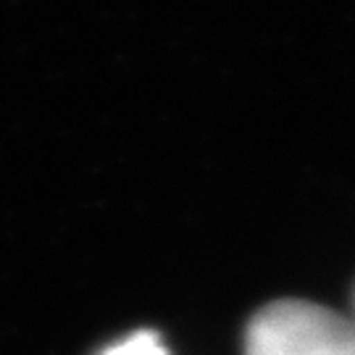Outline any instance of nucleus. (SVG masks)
<instances>
[{
    "label": "nucleus",
    "instance_id": "obj_2",
    "mask_svg": "<svg viewBox=\"0 0 355 355\" xmlns=\"http://www.w3.org/2000/svg\"><path fill=\"white\" fill-rule=\"evenodd\" d=\"M103 355H168L161 340L153 331H137L129 334L127 340L111 345Z\"/></svg>",
    "mask_w": 355,
    "mask_h": 355
},
{
    "label": "nucleus",
    "instance_id": "obj_1",
    "mask_svg": "<svg viewBox=\"0 0 355 355\" xmlns=\"http://www.w3.org/2000/svg\"><path fill=\"white\" fill-rule=\"evenodd\" d=\"M245 355H355V324L324 305L279 300L248 324Z\"/></svg>",
    "mask_w": 355,
    "mask_h": 355
}]
</instances>
